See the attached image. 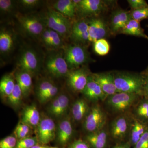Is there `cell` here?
<instances>
[{
    "label": "cell",
    "mask_w": 148,
    "mask_h": 148,
    "mask_svg": "<svg viewBox=\"0 0 148 148\" xmlns=\"http://www.w3.org/2000/svg\"><path fill=\"white\" fill-rule=\"evenodd\" d=\"M114 81L118 92L133 93L143 97L144 77L140 74L127 72L113 73Z\"/></svg>",
    "instance_id": "cell-1"
},
{
    "label": "cell",
    "mask_w": 148,
    "mask_h": 148,
    "mask_svg": "<svg viewBox=\"0 0 148 148\" xmlns=\"http://www.w3.org/2000/svg\"><path fill=\"white\" fill-rule=\"evenodd\" d=\"M15 16L20 29L27 36L40 39L43 32L47 28L42 16L18 13Z\"/></svg>",
    "instance_id": "cell-2"
},
{
    "label": "cell",
    "mask_w": 148,
    "mask_h": 148,
    "mask_svg": "<svg viewBox=\"0 0 148 148\" xmlns=\"http://www.w3.org/2000/svg\"><path fill=\"white\" fill-rule=\"evenodd\" d=\"M42 16L48 28L57 32L64 39L70 38L73 25L71 19L52 8L48 9Z\"/></svg>",
    "instance_id": "cell-3"
},
{
    "label": "cell",
    "mask_w": 148,
    "mask_h": 148,
    "mask_svg": "<svg viewBox=\"0 0 148 148\" xmlns=\"http://www.w3.org/2000/svg\"><path fill=\"white\" fill-rule=\"evenodd\" d=\"M43 65L46 71L57 78L66 77L71 71L64 57V52L59 50L50 51L46 56Z\"/></svg>",
    "instance_id": "cell-4"
},
{
    "label": "cell",
    "mask_w": 148,
    "mask_h": 148,
    "mask_svg": "<svg viewBox=\"0 0 148 148\" xmlns=\"http://www.w3.org/2000/svg\"><path fill=\"white\" fill-rule=\"evenodd\" d=\"M64 57L70 70L82 67L90 59L87 49L82 45L70 44L64 47Z\"/></svg>",
    "instance_id": "cell-5"
},
{
    "label": "cell",
    "mask_w": 148,
    "mask_h": 148,
    "mask_svg": "<svg viewBox=\"0 0 148 148\" xmlns=\"http://www.w3.org/2000/svg\"><path fill=\"white\" fill-rule=\"evenodd\" d=\"M40 54L34 48L26 47L18 56L17 65L19 69L35 74L40 71L42 63Z\"/></svg>",
    "instance_id": "cell-6"
},
{
    "label": "cell",
    "mask_w": 148,
    "mask_h": 148,
    "mask_svg": "<svg viewBox=\"0 0 148 148\" xmlns=\"http://www.w3.org/2000/svg\"><path fill=\"white\" fill-rule=\"evenodd\" d=\"M140 97L142 96L133 93L117 92L107 97L106 104L114 112L124 113L135 105Z\"/></svg>",
    "instance_id": "cell-7"
},
{
    "label": "cell",
    "mask_w": 148,
    "mask_h": 148,
    "mask_svg": "<svg viewBox=\"0 0 148 148\" xmlns=\"http://www.w3.org/2000/svg\"><path fill=\"white\" fill-rule=\"evenodd\" d=\"M107 121V115L101 106L98 104L90 108L87 115L83 120V126L88 133L104 129Z\"/></svg>",
    "instance_id": "cell-8"
},
{
    "label": "cell",
    "mask_w": 148,
    "mask_h": 148,
    "mask_svg": "<svg viewBox=\"0 0 148 148\" xmlns=\"http://www.w3.org/2000/svg\"><path fill=\"white\" fill-rule=\"evenodd\" d=\"M90 74L87 68L84 66L71 70L66 76L67 85L73 92L82 93Z\"/></svg>",
    "instance_id": "cell-9"
},
{
    "label": "cell",
    "mask_w": 148,
    "mask_h": 148,
    "mask_svg": "<svg viewBox=\"0 0 148 148\" xmlns=\"http://www.w3.org/2000/svg\"><path fill=\"white\" fill-rule=\"evenodd\" d=\"M36 127V138L42 145H47L53 141L56 137V126L51 119L46 117L41 119Z\"/></svg>",
    "instance_id": "cell-10"
},
{
    "label": "cell",
    "mask_w": 148,
    "mask_h": 148,
    "mask_svg": "<svg viewBox=\"0 0 148 148\" xmlns=\"http://www.w3.org/2000/svg\"><path fill=\"white\" fill-rule=\"evenodd\" d=\"M132 118L126 115H121L117 117L111 123L110 132L115 140L121 141L129 135L131 127Z\"/></svg>",
    "instance_id": "cell-11"
},
{
    "label": "cell",
    "mask_w": 148,
    "mask_h": 148,
    "mask_svg": "<svg viewBox=\"0 0 148 148\" xmlns=\"http://www.w3.org/2000/svg\"><path fill=\"white\" fill-rule=\"evenodd\" d=\"M107 4L101 0H81L76 7V13L85 17L97 15L106 8Z\"/></svg>",
    "instance_id": "cell-12"
},
{
    "label": "cell",
    "mask_w": 148,
    "mask_h": 148,
    "mask_svg": "<svg viewBox=\"0 0 148 148\" xmlns=\"http://www.w3.org/2000/svg\"><path fill=\"white\" fill-rule=\"evenodd\" d=\"M87 20L81 19L75 21L72 25L70 38L75 44L80 45L89 42Z\"/></svg>",
    "instance_id": "cell-13"
},
{
    "label": "cell",
    "mask_w": 148,
    "mask_h": 148,
    "mask_svg": "<svg viewBox=\"0 0 148 148\" xmlns=\"http://www.w3.org/2000/svg\"><path fill=\"white\" fill-rule=\"evenodd\" d=\"M16 41V35L12 29L1 28L0 52L2 56H7L13 51Z\"/></svg>",
    "instance_id": "cell-14"
},
{
    "label": "cell",
    "mask_w": 148,
    "mask_h": 148,
    "mask_svg": "<svg viewBox=\"0 0 148 148\" xmlns=\"http://www.w3.org/2000/svg\"><path fill=\"white\" fill-rule=\"evenodd\" d=\"M89 40L94 42L98 40L104 38L107 36L108 28L106 22L102 18H92L88 21Z\"/></svg>",
    "instance_id": "cell-15"
},
{
    "label": "cell",
    "mask_w": 148,
    "mask_h": 148,
    "mask_svg": "<svg viewBox=\"0 0 148 148\" xmlns=\"http://www.w3.org/2000/svg\"><path fill=\"white\" fill-rule=\"evenodd\" d=\"M82 93L87 100L94 103L106 101L108 97L95 81L92 74L89 76L87 84Z\"/></svg>",
    "instance_id": "cell-16"
},
{
    "label": "cell",
    "mask_w": 148,
    "mask_h": 148,
    "mask_svg": "<svg viewBox=\"0 0 148 148\" xmlns=\"http://www.w3.org/2000/svg\"><path fill=\"white\" fill-rule=\"evenodd\" d=\"M92 74L95 81L108 97L118 92L114 81L113 73L106 72Z\"/></svg>",
    "instance_id": "cell-17"
},
{
    "label": "cell",
    "mask_w": 148,
    "mask_h": 148,
    "mask_svg": "<svg viewBox=\"0 0 148 148\" xmlns=\"http://www.w3.org/2000/svg\"><path fill=\"white\" fill-rule=\"evenodd\" d=\"M69 98L65 94L57 95L49 107V113L53 116L60 117L66 114L69 107Z\"/></svg>",
    "instance_id": "cell-18"
},
{
    "label": "cell",
    "mask_w": 148,
    "mask_h": 148,
    "mask_svg": "<svg viewBox=\"0 0 148 148\" xmlns=\"http://www.w3.org/2000/svg\"><path fill=\"white\" fill-rule=\"evenodd\" d=\"M131 19L130 11L119 9L114 12L111 16V32L113 34L119 33Z\"/></svg>",
    "instance_id": "cell-19"
},
{
    "label": "cell",
    "mask_w": 148,
    "mask_h": 148,
    "mask_svg": "<svg viewBox=\"0 0 148 148\" xmlns=\"http://www.w3.org/2000/svg\"><path fill=\"white\" fill-rule=\"evenodd\" d=\"M132 117L128 142L131 147H133L148 129V123L141 121L134 116Z\"/></svg>",
    "instance_id": "cell-20"
},
{
    "label": "cell",
    "mask_w": 148,
    "mask_h": 148,
    "mask_svg": "<svg viewBox=\"0 0 148 148\" xmlns=\"http://www.w3.org/2000/svg\"><path fill=\"white\" fill-rule=\"evenodd\" d=\"M73 134V129L70 119H65L59 123L56 132L57 141L61 145L69 143Z\"/></svg>",
    "instance_id": "cell-21"
},
{
    "label": "cell",
    "mask_w": 148,
    "mask_h": 148,
    "mask_svg": "<svg viewBox=\"0 0 148 148\" xmlns=\"http://www.w3.org/2000/svg\"><path fill=\"white\" fill-rule=\"evenodd\" d=\"M85 140L91 148H106L108 144V133L103 129L88 133L86 136Z\"/></svg>",
    "instance_id": "cell-22"
},
{
    "label": "cell",
    "mask_w": 148,
    "mask_h": 148,
    "mask_svg": "<svg viewBox=\"0 0 148 148\" xmlns=\"http://www.w3.org/2000/svg\"><path fill=\"white\" fill-rule=\"evenodd\" d=\"M32 75L29 72L19 69L16 74V83L21 88L24 97L30 94L32 87Z\"/></svg>",
    "instance_id": "cell-23"
},
{
    "label": "cell",
    "mask_w": 148,
    "mask_h": 148,
    "mask_svg": "<svg viewBox=\"0 0 148 148\" xmlns=\"http://www.w3.org/2000/svg\"><path fill=\"white\" fill-rule=\"evenodd\" d=\"M41 119L40 113L35 105L27 106L24 109L21 117V122L31 127H36Z\"/></svg>",
    "instance_id": "cell-24"
},
{
    "label": "cell",
    "mask_w": 148,
    "mask_h": 148,
    "mask_svg": "<svg viewBox=\"0 0 148 148\" xmlns=\"http://www.w3.org/2000/svg\"><path fill=\"white\" fill-rule=\"evenodd\" d=\"M52 6L55 10L71 19L73 18L76 14V8L73 0H58Z\"/></svg>",
    "instance_id": "cell-25"
},
{
    "label": "cell",
    "mask_w": 148,
    "mask_h": 148,
    "mask_svg": "<svg viewBox=\"0 0 148 148\" xmlns=\"http://www.w3.org/2000/svg\"><path fill=\"white\" fill-rule=\"evenodd\" d=\"M88 103L83 98L77 99L73 104L72 107V117L77 122L82 121L87 115L90 110Z\"/></svg>",
    "instance_id": "cell-26"
},
{
    "label": "cell",
    "mask_w": 148,
    "mask_h": 148,
    "mask_svg": "<svg viewBox=\"0 0 148 148\" xmlns=\"http://www.w3.org/2000/svg\"><path fill=\"white\" fill-rule=\"evenodd\" d=\"M119 33L141 37L148 40V36L145 33V31L141 27L140 21L134 19H130Z\"/></svg>",
    "instance_id": "cell-27"
},
{
    "label": "cell",
    "mask_w": 148,
    "mask_h": 148,
    "mask_svg": "<svg viewBox=\"0 0 148 148\" xmlns=\"http://www.w3.org/2000/svg\"><path fill=\"white\" fill-rule=\"evenodd\" d=\"M133 112L134 117L148 123V98L143 97L135 104Z\"/></svg>",
    "instance_id": "cell-28"
},
{
    "label": "cell",
    "mask_w": 148,
    "mask_h": 148,
    "mask_svg": "<svg viewBox=\"0 0 148 148\" xmlns=\"http://www.w3.org/2000/svg\"><path fill=\"white\" fill-rule=\"evenodd\" d=\"M16 82L11 74H7L2 77L0 81V92L2 95L8 97L13 92Z\"/></svg>",
    "instance_id": "cell-29"
},
{
    "label": "cell",
    "mask_w": 148,
    "mask_h": 148,
    "mask_svg": "<svg viewBox=\"0 0 148 148\" xmlns=\"http://www.w3.org/2000/svg\"><path fill=\"white\" fill-rule=\"evenodd\" d=\"M18 6V2L11 0H0L1 15L8 16L14 15L16 16V8Z\"/></svg>",
    "instance_id": "cell-30"
},
{
    "label": "cell",
    "mask_w": 148,
    "mask_h": 148,
    "mask_svg": "<svg viewBox=\"0 0 148 148\" xmlns=\"http://www.w3.org/2000/svg\"><path fill=\"white\" fill-rule=\"evenodd\" d=\"M50 40L47 49L50 51L60 50L66 46L64 39L55 31L50 29Z\"/></svg>",
    "instance_id": "cell-31"
},
{
    "label": "cell",
    "mask_w": 148,
    "mask_h": 148,
    "mask_svg": "<svg viewBox=\"0 0 148 148\" xmlns=\"http://www.w3.org/2000/svg\"><path fill=\"white\" fill-rule=\"evenodd\" d=\"M93 48L96 53L103 56L108 53L110 47L108 42L105 38H102L93 42Z\"/></svg>",
    "instance_id": "cell-32"
},
{
    "label": "cell",
    "mask_w": 148,
    "mask_h": 148,
    "mask_svg": "<svg viewBox=\"0 0 148 148\" xmlns=\"http://www.w3.org/2000/svg\"><path fill=\"white\" fill-rule=\"evenodd\" d=\"M55 85L51 80L44 79L41 80L38 84L36 89L37 95L38 99L41 98Z\"/></svg>",
    "instance_id": "cell-33"
},
{
    "label": "cell",
    "mask_w": 148,
    "mask_h": 148,
    "mask_svg": "<svg viewBox=\"0 0 148 148\" xmlns=\"http://www.w3.org/2000/svg\"><path fill=\"white\" fill-rule=\"evenodd\" d=\"M23 96H24L22 90L16 82L13 92L8 97V102L14 107L18 106L21 104Z\"/></svg>",
    "instance_id": "cell-34"
},
{
    "label": "cell",
    "mask_w": 148,
    "mask_h": 148,
    "mask_svg": "<svg viewBox=\"0 0 148 148\" xmlns=\"http://www.w3.org/2000/svg\"><path fill=\"white\" fill-rule=\"evenodd\" d=\"M30 126L26 124L18 123L14 131V135L18 140L28 137L30 131Z\"/></svg>",
    "instance_id": "cell-35"
},
{
    "label": "cell",
    "mask_w": 148,
    "mask_h": 148,
    "mask_svg": "<svg viewBox=\"0 0 148 148\" xmlns=\"http://www.w3.org/2000/svg\"><path fill=\"white\" fill-rule=\"evenodd\" d=\"M131 19L138 21L148 19V6L130 12Z\"/></svg>",
    "instance_id": "cell-36"
},
{
    "label": "cell",
    "mask_w": 148,
    "mask_h": 148,
    "mask_svg": "<svg viewBox=\"0 0 148 148\" xmlns=\"http://www.w3.org/2000/svg\"><path fill=\"white\" fill-rule=\"evenodd\" d=\"M18 5L26 10H32L40 5L42 1L39 0H20L17 1Z\"/></svg>",
    "instance_id": "cell-37"
},
{
    "label": "cell",
    "mask_w": 148,
    "mask_h": 148,
    "mask_svg": "<svg viewBox=\"0 0 148 148\" xmlns=\"http://www.w3.org/2000/svg\"><path fill=\"white\" fill-rule=\"evenodd\" d=\"M36 137H29L24 138L17 141L16 148H32L38 144Z\"/></svg>",
    "instance_id": "cell-38"
},
{
    "label": "cell",
    "mask_w": 148,
    "mask_h": 148,
    "mask_svg": "<svg viewBox=\"0 0 148 148\" xmlns=\"http://www.w3.org/2000/svg\"><path fill=\"white\" fill-rule=\"evenodd\" d=\"M59 92V88L56 85L53 86L45 93L41 98L39 99V101L41 103H47L48 101L53 100L57 96Z\"/></svg>",
    "instance_id": "cell-39"
},
{
    "label": "cell",
    "mask_w": 148,
    "mask_h": 148,
    "mask_svg": "<svg viewBox=\"0 0 148 148\" xmlns=\"http://www.w3.org/2000/svg\"><path fill=\"white\" fill-rule=\"evenodd\" d=\"M17 143V139L15 136H8L1 140L0 148H16Z\"/></svg>",
    "instance_id": "cell-40"
},
{
    "label": "cell",
    "mask_w": 148,
    "mask_h": 148,
    "mask_svg": "<svg viewBox=\"0 0 148 148\" xmlns=\"http://www.w3.org/2000/svg\"><path fill=\"white\" fill-rule=\"evenodd\" d=\"M132 148H148V128Z\"/></svg>",
    "instance_id": "cell-41"
},
{
    "label": "cell",
    "mask_w": 148,
    "mask_h": 148,
    "mask_svg": "<svg viewBox=\"0 0 148 148\" xmlns=\"http://www.w3.org/2000/svg\"><path fill=\"white\" fill-rule=\"evenodd\" d=\"M128 3L133 10L138 9L148 6L145 0H128Z\"/></svg>",
    "instance_id": "cell-42"
},
{
    "label": "cell",
    "mask_w": 148,
    "mask_h": 148,
    "mask_svg": "<svg viewBox=\"0 0 148 148\" xmlns=\"http://www.w3.org/2000/svg\"><path fill=\"white\" fill-rule=\"evenodd\" d=\"M50 29L47 28L43 32L39 39L42 44L47 49L50 41Z\"/></svg>",
    "instance_id": "cell-43"
},
{
    "label": "cell",
    "mask_w": 148,
    "mask_h": 148,
    "mask_svg": "<svg viewBox=\"0 0 148 148\" xmlns=\"http://www.w3.org/2000/svg\"><path fill=\"white\" fill-rule=\"evenodd\" d=\"M69 148H91L88 143L81 139L75 140L70 145Z\"/></svg>",
    "instance_id": "cell-44"
},
{
    "label": "cell",
    "mask_w": 148,
    "mask_h": 148,
    "mask_svg": "<svg viewBox=\"0 0 148 148\" xmlns=\"http://www.w3.org/2000/svg\"><path fill=\"white\" fill-rule=\"evenodd\" d=\"M144 77V86L143 89V97L148 98V75L143 72L142 73Z\"/></svg>",
    "instance_id": "cell-45"
},
{
    "label": "cell",
    "mask_w": 148,
    "mask_h": 148,
    "mask_svg": "<svg viewBox=\"0 0 148 148\" xmlns=\"http://www.w3.org/2000/svg\"><path fill=\"white\" fill-rule=\"evenodd\" d=\"M120 148H132L131 146L128 142L119 145Z\"/></svg>",
    "instance_id": "cell-46"
},
{
    "label": "cell",
    "mask_w": 148,
    "mask_h": 148,
    "mask_svg": "<svg viewBox=\"0 0 148 148\" xmlns=\"http://www.w3.org/2000/svg\"><path fill=\"white\" fill-rule=\"evenodd\" d=\"M51 147H48V146L45 145H37L34 146L32 148H51Z\"/></svg>",
    "instance_id": "cell-47"
},
{
    "label": "cell",
    "mask_w": 148,
    "mask_h": 148,
    "mask_svg": "<svg viewBox=\"0 0 148 148\" xmlns=\"http://www.w3.org/2000/svg\"><path fill=\"white\" fill-rule=\"evenodd\" d=\"M144 72L148 75V67H147V69H146L145 71H144Z\"/></svg>",
    "instance_id": "cell-48"
},
{
    "label": "cell",
    "mask_w": 148,
    "mask_h": 148,
    "mask_svg": "<svg viewBox=\"0 0 148 148\" xmlns=\"http://www.w3.org/2000/svg\"><path fill=\"white\" fill-rule=\"evenodd\" d=\"M113 148H120L119 145H116L114 146Z\"/></svg>",
    "instance_id": "cell-49"
},
{
    "label": "cell",
    "mask_w": 148,
    "mask_h": 148,
    "mask_svg": "<svg viewBox=\"0 0 148 148\" xmlns=\"http://www.w3.org/2000/svg\"><path fill=\"white\" fill-rule=\"evenodd\" d=\"M51 148H57V147H51Z\"/></svg>",
    "instance_id": "cell-50"
}]
</instances>
